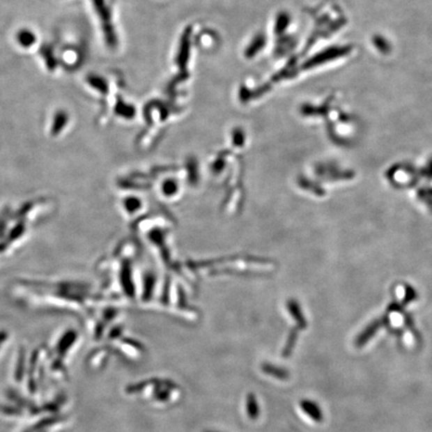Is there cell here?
<instances>
[{
  "mask_svg": "<svg viewBox=\"0 0 432 432\" xmlns=\"http://www.w3.org/2000/svg\"><path fill=\"white\" fill-rule=\"evenodd\" d=\"M94 8L98 11L101 22H102L103 29L105 32V38L108 45H114L116 43V34H114V29L110 24V11L107 8L105 0H93Z\"/></svg>",
  "mask_w": 432,
  "mask_h": 432,
  "instance_id": "cell-1",
  "label": "cell"
},
{
  "mask_svg": "<svg viewBox=\"0 0 432 432\" xmlns=\"http://www.w3.org/2000/svg\"><path fill=\"white\" fill-rule=\"evenodd\" d=\"M383 324V321H376L369 324V325L358 335L357 339H355L356 348H363V346L374 337V334L378 332L379 328L381 327Z\"/></svg>",
  "mask_w": 432,
  "mask_h": 432,
  "instance_id": "cell-2",
  "label": "cell"
},
{
  "mask_svg": "<svg viewBox=\"0 0 432 432\" xmlns=\"http://www.w3.org/2000/svg\"><path fill=\"white\" fill-rule=\"evenodd\" d=\"M301 409L307 413L312 420L321 422L323 420V413L321 409L314 401H303L300 403Z\"/></svg>",
  "mask_w": 432,
  "mask_h": 432,
  "instance_id": "cell-3",
  "label": "cell"
},
{
  "mask_svg": "<svg viewBox=\"0 0 432 432\" xmlns=\"http://www.w3.org/2000/svg\"><path fill=\"white\" fill-rule=\"evenodd\" d=\"M68 119H70V117H68V114H66V111H63V110L57 111L54 117V123H52V134H59V133L63 130V128H65L66 124L68 123Z\"/></svg>",
  "mask_w": 432,
  "mask_h": 432,
  "instance_id": "cell-4",
  "label": "cell"
},
{
  "mask_svg": "<svg viewBox=\"0 0 432 432\" xmlns=\"http://www.w3.org/2000/svg\"><path fill=\"white\" fill-rule=\"evenodd\" d=\"M16 38H17L18 43L24 48L31 47L32 45H36V34L26 29L18 31Z\"/></svg>",
  "mask_w": 432,
  "mask_h": 432,
  "instance_id": "cell-5",
  "label": "cell"
},
{
  "mask_svg": "<svg viewBox=\"0 0 432 432\" xmlns=\"http://www.w3.org/2000/svg\"><path fill=\"white\" fill-rule=\"evenodd\" d=\"M87 82L94 87V88L100 91V93H107V84L102 78L98 77V75H91L87 77Z\"/></svg>",
  "mask_w": 432,
  "mask_h": 432,
  "instance_id": "cell-6",
  "label": "cell"
},
{
  "mask_svg": "<svg viewBox=\"0 0 432 432\" xmlns=\"http://www.w3.org/2000/svg\"><path fill=\"white\" fill-rule=\"evenodd\" d=\"M41 54L43 55V59L47 61V68L50 70H54L57 66V61L54 56V52H52V48L48 47H43L40 50Z\"/></svg>",
  "mask_w": 432,
  "mask_h": 432,
  "instance_id": "cell-7",
  "label": "cell"
},
{
  "mask_svg": "<svg viewBox=\"0 0 432 432\" xmlns=\"http://www.w3.org/2000/svg\"><path fill=\"white\" fill-rule=\"evenodd\" d=\"M268 373L275 374V378H278L280 379H284L287 378V372L286 371H282V369H277V367H265V369H264Z\"/></svg>",
  "mask_w": 432,
  "mask_h": 432,
  "instance_id": "cell-8",
  "label": "cell"
},
{
  "mask_svg": "<svg viewBox=\"0 0 432 432\" xmlns=\"http://www.w3.org/2000/svg\"><path fill=\"white\" fill-rule=\"evenodd\" d=\"M75 334L73 332L70 333V334L66 335V337H64L63 340L61 342V346H59L61 353H63V351H65L66 349L70 348L71 342L73 344V340H75Z\"/></svg>",
  "mask_w": 432,
  "mask_h": 432,
  "instance_id": "cell-9",
  "label": "cell"
},
{
  "mask_svg": "<svg viewBox=\"0 0 432 432\" xmlns=\"http://www.w3.org/2000/svg\"><path fill=\"white\" fill-rule=\"evenodd\" d=\"M250 401H252V406H250L249 402H248L247 408H254L255 406H257V403L254 401V399H250ZM257 411H259V409L252 408L249 410V415H252V417H256Z\"/></svg>",
  "mask_w": 432,
  "mask_h": 432,
  "instance_id": "cell-10",
  "label": "cell"
},
{
  "mask_svg": "<svg viewBox=\"0 0 432 432\" xmlns=\"http://www.w3.org/2000/svg\"><path fill=\"white\" fill-rule=\"evenodd\" d=\"M6 339V333H0V344L3 341L4 339Z\"/></svg>",
  "mask_w": 432,
  "mask_h": 432,
  "instance_id": "cell-11",
  "label": "cell"
}]
</instances>
